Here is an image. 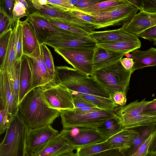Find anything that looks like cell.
<instances>
[{
	"label": "cell",
	"instance_id": "6da1fadb",
	"mask_svg": "<svg viewBox=\"0 0 156 156\" xmlns=\"http://www.w3.org/2000/svg\"><path fill=\"white\" fill-rule=\"evenodd\" d=\"M38 87L32 90L18 105V114L28 130L38 128L53 123L59 115V111L52 108Z\"/></svg>",
	"mask_w": 156,
	"mask_h": 156
},
{
	"label": "cell",
	"instance_id": "7a4b0ae2",
	"mask_svg": "<svg viewBox=\"0 0 156 156\" xmlns=\"http://www.w3.org/2000/svg\"><path fill=\"white\" fill-rule=\"evenodd\" d=\"M56 80L69 91L112 99L93 77L66 66L55 67Z\"/></svg>",
	"mask_w": 156,
	"mask_h": 156
},
{
	"label": "cell",
	"instance_id": "3957f363",
	"mask_svg": "<svg viewBox=\"0 0 156 156\" xmlns=\"http://www.w3.org/2000/svg\"><path fill=\"white\" fill-rule=\"evenodd\" d=\"M121 60L95 70L91 76L109 94L112 99L113 95L117 92H122L126 95L133 73L132 70H127L123 67Z\"/></svg>",
	"mask_w": 156,
	"mask_h": 156
},
{
	"label": "cell",
	"instance_id": "277c9868",
	"mask_svg": "<svg viewBox=\"0 0 156 156\" xmlns=\"http://www.w3.org/2000/svg\"><path fill=\"white\" fill-rule=\"evenodd\" d=\"M28 130L18 113L11 117L0 144V156H25Z\"/></svg>",
	"mask_w": 156,
	"mask_h": 156
},
{
	"label": "cell",
	"instance_id": "5b68a950",
	"mask_svg": "<svg viewBox=\"0 0 156 156\" xmlns=\"http://www.w3.org/2000/svg\"><path fill=\"white\" fill-rule=\"evenodd\" d=\"M63 128L82 127L97 129L115 114L113 111L100 110L84 112L73 110L59 111Z\"/></svg>",
	"mask_w": 156,
	"mask_h": 156
},
{
	"label": "cell",
	"instance_id": "8992f818",
	"mask_svg": "<svg viewBox=\"0 0 156 156\" xmlns=\"http://www.w3.org/2000/svg\"><path fill=\"white\" fill-rule=\"evenodd\" d=\"M148 101L145 99L137 100L121 106L115 113L119 117L124 129H133L156 123V115H149L142 113L143 108Z\"/></svg>",
	"mask_w": 156,
	"mask_h": 156
},
{
	"label": "cell",
	"instance_id": "52a82bcc",
	"mask_svg": "<svg viewBox=\"0 0 156 156\" xmlns=\"http://www.w3.org/2000/svg\"><path fill=\"white\" fill-rule=\"evenodd\" d=\"M95 49L85 48L54 49L74 68L91 76L94 71L93 59Z\"/></svg>",
	"mask_w": 156,
	"mask_h": 156
},
{
	"label": "cell",
	"instance_id": "ba28073f",
	"mask_svg": "<svg viewBox=\"0 0 156 156\" xmlns=\"http://www.w3.org/2000/svg\"><path fill=\"white\" fill-rule=\"evenodd\" d=\"M59 135L76 150L81 147L107 140L96 129L91 128H63Z\"/></svg>",
	"mask_w": 156,
	"mask_h": 156
},
{
	"label": "cell",
	"instance_id": "9c48e42d",
	"mask_svg": "<svg viewBox=\"0 0 156 156\" xmlns=\"http://www.w3.org/2000/svg\"><path fill=\"white\" fill-rule=\"evenodd\" d=\"M54 49L85 48L95 49L96 41L90 36L83 37L63 30L48 37L43 43Z\"/></svg>",
	"mask_w": 156,
	"mask_h": 156
},
{
	"label": "cell",
	"instance_id": "30bf717a",
	"mask_svg": "<svg viewBox=\"0 0 156 156\" xmlns=\"http://www.w3.org/2000/svg\"><path fill=\"white\" fill-rule=\"evenodd\" d=\"M138 10L129 4L105 12L84 13L94 17L97 23V29L120 25L130 20Z\"/></svg>",
	"mask_w": 156,
	"mask_h": 156
},
{
	"label": "cell",
	"instance_id": "8fae6325",
	"mask_svg": "<svg viewBox=\"0 0 156 156\" xmlns=\"http://www.w3.org/2000/svg\"><path fill=\"white\" fill-rule=\"evenodd\" d=\"M27 55L30 58L32 63L31 90L38 87L44 89L52 85L58 83L54 80L50 75L43 58L41 44L38 42L34 51Z\"/></svg>",
	"mask_w": 156,
	"mask_h": 156
},
{
	"label": "cell",
	"instance_id": "7c38bea8",
	"mask_svg": "<svg viewBox=\"0 0 156 156\" xmlns=\"http://www.w3.org/2000/svg\"><path fill=\"white\" fill-rule=\"evenodd\" d=\"M43 94L52 108L59 111L75 108L72 93L59 83L53 84L43 89Z\"/></svg>",
	"mask_w": 156,
	"mask_h": 156
},
{
	"label": "cell",
	"instance_id": "4fadbf2b",
	"mask_svg": "<svg viewBox=\"0 0 156 156\" xmlns=\"http://www.w3.org/2000/svg\"><path fill=\"white\" fill-rule=\"evenodd\" d=\"M59 134L51 125L28 130L26 138V152L30 155L37 151Z\"/></svg>",
	"mask_w": 156,
	"mask_h": 156
},
{
	"label": "cell",
	"instance_id": "5bb4252c",
	"mask_svg": "<svg viewBox=\"0 0 156 156\" xmlns=\"http://www.w3.org/2000/svg\"><path fill=\"white\" fill-rule=\"evenodd\" d=\"M156 25V12L140 11L124 23L121 28L132 34L138 35Z\"/></svg>",
	"mask_w": 156,
	"mask_h": 156
},
{
	"label": "cell",
	"instance_id": "9a60e30c",
	"mask_svg": "<svg viewBox=\"0 0 156 156\" xmlns=\"http://www.w3.org/2000/svg\"><path fill=\"white\" fill-rule=\"evenodd\" d=\"M37 11L42 15L61 20L87 32H89L92 27L91 24L79 18L69 12L63 10L53 5L48 4Z\"/></svg>",
	"mask_w": 156,
	"mask_h": 156
},
{
	"label": "cell",
	"instance_id": "2e32d148",
	"mask_svg": "<svg viewBox=\"0 0 156 156\" xmlns=\"http://www.w3.org/2000/svg\"><path fill=\"white\" fill-rule=\"evenodd\" d=\"M26 19L33 28L40 44H43L48 37L63 30L52 25L37 11L29 16Z\"/></svg>",
	"mask_w": 156,
	"mask_h": 156
},
{
	"label": "cell",
	"instance_id": "e0dca14e",
	"mask_svg": "<svg viewBox=\"0 0 156 156\" xmlns=\"http://www.w3.org/2000/svg\"><path fill=\"white\" fill-rule=\"evenodd\" d=\"M76 149L62 138L59 134L30 156H60ZM30 155V154H29Z\"/></svg>",
	"mask_w": 156,
	"mask_h": 156
},
{
	"label": "cell",
	"instance_id": "ac0fdd59",
	"mask_svg": "<svg viewBox=\"0 0 156 156\" xmlns=\"http://www.w3.org/2000/svg\"><path fill=\"white\" fill-rule=\"evenodd\" d=\"M89 36L97 43L139 41L138 37L126 31L121 27L118 29L101 31H94Z\"/></svg>",
	"mask_w": 156,
	"mask_h": 156
},
{
	"label": "cell",
	"instance_id": "d6986e66",
	"mask_svg": "<svg viewBox=\"0 0 156 156\" xmlns=\"http://www.w3.org/2000/svg\"><path fill=\"white\" fill-rule=\"evenodd\" d=\"M32 85V71L31 60L27 55H23L21 60L20 71L19 103L31 90Z\"/></svg>",
	"mask_w": 156,
	"mask_h": 156
},
{
	"label": "cell",
	"instance_id": "ffe728a7",
	"mask_svg": "<svg viewBox=\"0 0 156 156\" xmlns=\"http://www.w3.org/2000/svg\"><path fill=\"white\" fill-rule=\"evenodd\" d=\"M126 53L116 52L97 47L95 48L93 59L94 70L112 64L122 58Z\"/></svg>",
	"mask_w": 156,
	"mask_h": 156
},
{
	"label": "cell",
	"instance_id": "44dd1931",
	"mask_svg": "<svg viewBox=\"0 0 156 156\" xmlns=\"http://www.w3.org/2000/svg\"><path fill=\"white\" fill-rule=\"evenodd\" d=\"M131 54L134 63L133 73L146 67L156 66V48L151 47L146 51L137 49L131 52Z\"/></svg>",
	"mask_w": 156,
	"mask_h": 156
},
{
	"label": "cell",
	"instance_id": "7402d4cb",
	"mask_svg": "<svg viewBox=\"0 0 156 156\" xmlns=\"http://www.w3.org/2000/svg\"><path fill=\"white\" fill-rule=\"evenodd\" d=\"M139 135L138 131L132 129H123L107 140L114 148L123 151L130 147Z\"/></svg>",
	"mask_w": 156,
	"mask_h": 156
},
{
	"label": "cell",
	"instance_id": "603a6c76",
	"mask_svg": "<svg viewBox=\"0 0 156 156\" xmlns=\"http://www.w3.org/2000/svg\"><path fill=\"white\" fill-rule=\"evenodd\" d=\"M17 61L16 48L15 24L12 31L4 59L2 64L0 65V72H6L8 76H10Z\"/></svg>",
	"mask_w": 156,
	"mask_h": 156
},
{
	"label": "cell",
	"instance_id": "cb8c5ba5",
	"mask_svg": "<svg viewBox=\"0 0 156 156\" xmlns=\"http://www.w3.org/2000/svg\"><path fill=\"white\" fill-rule=\"evenodd\" d=\"M22 27L23 51V55L32 53L36 49L38 43L35 32L26 19L21 21Z\"/></svg>",
	"mask_w": 156,
	"mask_h": 156
},
{
	"label": "cell",
	"instance_id": "d4e9b609",
	"mask_svg": "<svg viewBox=\"0 0 156 156\" xmlns=\"http://www.w3.org/2000/svg\"><path fill=\"white\" fill-rule=\"evenodd\" d=\"M96 46L107 50L126 54L131 52L134 50L140 48L141 47V43L140 40L119 41L97 43Z\"/></svg>",
	"mask_w": 156,
	"mask_h": 156
},
{
	"label": "cell",
	"instance_id": "484cf974",
	"mask_svg": "<svg viewBox=\"0 0 156 156\" xmlns=\"http://www.w3.org/2000/svg\"><path fill=\"white\" fill-rule=\"evenodd\" d=\"M73 95L88 101L98 108L108 111H114L118 105L112 99L107 98L93 95L70 91Z\"/></svg>",
	"mask_w": 156,
	"mask_h": 156
},
{
	"label": "cell",
	"instance_id": "4316f807",
	"mask_svg": "<svg viewBox=\"0 0 156 156\" xmlns=\"http://www.w3.org/2000/svg\"><path fill=\"white\" fill-rule=\"evenodd\" d=\"M126 0H108L102 1L85 8H78L75 10L84 13L105 12L115 9L128 4Z\"/></svg>",
	"mask_w": 156,
	"mask_h": 156
},
{
	"label": "cell",
	"instance_id": "83f0119b",
	"mask_svg": "<svg viewBox=\"0 0 156 156\" xmlns=\"http://www.w3.org/2000/svg\"><path fill=\"white\" fill-rule=\"evenodd\" d=\"M123 129L120 119L115 114L96 129L108 140Z\"/></svg>",
	"mask_w": 156,
	"mask_h": 156
},
{
	"label": "cell",
	"instance_id": "f1b7e54d",
	"mask_svg": "<svg viewBox=\"0 0 156 156\" xmlns=\"http://www.w3.org/2000/svg\"><path fill=\"white\" fill-rule=\"evenodd\" d=\"M156 127V123L148 126L141 127L138 131L139 135L134 140L129 148L121 151L124 156H130L136 150L143 142L154 131Z\"/></svg>",
	"mask_w": 156,
	"mask_h": 156
},
{
	"label": "cell",
	"instance_id": "f546056e",
	"mask_svg": "<svg viewBox=\"0 0 156 156\" xmlns=\"http://www.w3.org/2000/svg\"><path fill=\"white\" fill-rule=\"evenodd\" d=\"M2 72L4 77L5 99L9 115L12 117L17 114L18 104L11 88L8 73L6 72Z\"/></svg>",
	"mask_w": 156,
	"mask_h": 156
},
{
	"label": "cell",
	"instance_id": "4dcf8cb0",
	"mask_svg": "<svg viewBox=\"0 0 156 156\" xmlns=\"http://www.w3.org/2000/svg\"><path fill=\"white\" fill-rule=\"evenodd\" d=\"M37 11L33 5L31 0H15L13 11V18L17 21L24 16L28 17Z\"/></svg>",
	"mask_w": 156,
	"mask_h": 156
},
{
	"label": "cell",
	"instance_id": "1f68e13d",
	"mask_svg": "<svg viewBox=\"0 0 156 156\" xmlns=\"http://www.w3.org/2000/svg\"><path fill=\"white\" fill-rule=\"evenodd\" d=\"M114 148L106 140L91 144L78 148L76 150V156H90Z\"/></svg>",
	"mask_w": 156,
	"mask_h": 156
},
{
	"label": "cell",
	"instance_id": "d6a6232c",
	"mask_svg": "<svg viewBox=\"0 0 156 156\" xmlns=\"http://www.w3.org/2000/svg\"><path fill=\"white\" fill-rule=\"evenodd\" d=\"M42 16L47 18L52 25L58 28L73 33L83 37L89 36L90 34L88 33L69 23L60 20Z\"/></svg>",
	"mask_w": 156,
	"mask_h": 156
},
{
	"label": "cell",
	"instance_id": "836d02e7",
	"mask_svg": "<svg viewBox=\"0 0 156 156\" xmlns=\"http://www.w3.org/2000/svg\"><path fill=\"white\" fill-rule=\"evenodd\" d=\"M20 62L21 60L17 62L10 76H8L11 88L18 105L19 104L20 71Z\"/></svg>",
	"mask_w": 156,
	"mask_h": 156
},
{
	"label": "cell",
	"instance_id": "e575fe53",
	"mask_svg": "<svg viewBox=\"0 0 156 156\" xmlns=\"http://www.w3.org/2000/svg\"><path fill=\"white\" fill-rule=\"evenodd\" d=\"M41 45L43 58L50 75L54 80L58 83L56 78L55 67L51 51L46 44H42Z\"/></svg>",
	"mask_w": 156,
	"mask_h": 156
},
{
	"label": "cell",
	"instance_id": "d590c367",
	"mask_svg": "<svg viewBox=\"0 0 156 156\" xmlns=\"http://www.w3.org/2000/svg\"><path fill=\"white\" fill-rule=\"evenodd\" d=\"M0 134L6 132L9 126L11 117L5 99L0 98Z\"/></svg>",
	"mask_w": 156,
	"mask_h": 156
},
{
	"label": "cell",
	"instance_id": "8d00e7d4",
	"mask_svg": "<svg viewBox=\"0 0 156 156\" xmlns=\"http://www.w3.org/2000/svg\"><path fill=\"white\" fill-rule=\"evenodd\" d=\"M16 48L17 61L20 60L23 55V51L22 27L21 21L18 20L16 24Z\"/></svg>",
	"mask_w": 156,
	"mask_h": 156
},
{
	"label": "cell",
	"instance_id": "74e56055",
	"mask_svg": "<svg viewBox=\"0 0 156 156\" xmlns=\"http://www.w3.org/2000/svg\"><path fill=\"white\" fill-rule=\"evenodd\" d=\"M17 21L11 19L0 7V35L8 30L13 29Z\"/></svg>",
	"mask_w": 156,
	"mask_h": 156
},
{
	"label": "cell",
	"instance_id": "f35d334b",
	"mask_svg": "<svg viewBox=\"0 0 156 156\" xmlns=\"http://www.w3.org/2000/svg\"><path fill=\"white\" fill-rule=\"evenodd\" d=\"M13 29H10L0 35V65L4 59Z\"/></svg>",
	"mask_w": 156,
	"mask_h": 156
},
{
	"label": "cell",
	"instance_id": "ab89813d",
	"mask_svg": "<svg viewBox=\"0 0 156 156\" xmlns=\"http://www.w3.org/2000/svg\"><path fill=\"white\" fill-rule=\"evenodd\" d=\"M154 132L143 142L130 156H146L148 154L149 148L153 137Z\"/></svg>",
	"mask_w": 156,
	"mask_h": 156
},
{
	"label": "cell",
	"instance_id": "60d3db41",
	"mask_svg": "<svg viewBox=\"0 0 156 156\" xmlns=\"http://www.w3.org/2000/svg\"><path fill=\"white\" fill-rule=\"evenodd\" d=\"M47 1L48 5L66 11L76 9V7L70 4L69 0H47Z\"/></svg>",
	"mask_w": 156,
	"mask_h": 156
},
{
	"label": "cell",
	"instance_id": "b9f144b4",
	"mask_svg": "<svg viewBox=\"0 0 156 156\" xmlns=\"http://www.w3.org/2000/svg\"><path fill=\"white\" fill-rule=\"evenodd\" d=\"M15 2V0H0V7L12 19H14L13 16V11Z\"/></svg>",
	"mask_w": 156,
	"mask_h": 156
},
{
	"label": "cell",
	"instance_id": "7bdbcfd3",
	"mask_svg": "<svg viewBox=\"0 0 156 156\" xmlns=\"http://www.w3.org/2000/svg\"><path fill=\"white\" fill-rule=\"evenodd\" d=\"M69 12L79 18L92 24L94 26L95 29H96L97 22L93 16L76 10H73Z\"/></svg>",
	"mask_w": 156,
	"mask_h": 156
},
{
	"label": "cell",
	"instance_id": "ee69618b",
	"mask_svg": "<svg viewBox=\"0 0 156 156\" xmlns=\"http://www.w3.org/2000/svg\"><path fill=\"white\" fill-rule=\"evenodd\" d=\"M142 113L145 115H156V99L148 101L143 108Z\"/></svg>",
	"mask_w": 156,
	"mask_h": 156
},
{
	"label": "cell",
	"instance_id": "f6af8a7d",
	"mask_svg": "<svg viewBox=\"0 0 156 156\" xmlns=\"http://www.w3.org/2000/svg\"><path fill=\"white\" fill-rule=\"evenodd\" d=\"M138 37L154 42L156 40V25L143 31L138 35Z\"/></svg>",
	"mask_w": 156,
	"mask_h": 156
},
{
	"label": "cell",
	"instance_id": "bcb514c9",
	"mask_svg": "<svg viewBox=\"0 0 156 156\" xmlns=\"http://www.w3.org/2000/svg\"><path fill=\"white\" fill-rule=\"evenodd\" d=\"M90 156H124L120 150L113 148L103 151Z\"/></svg>",
	"mask_w": 156,
	"mask_h": 156
},
{
	"label": "cell",
	"instance_id": "7dc6e473",
	"mask_svg": "<svg viewBox=\"0 0 156 156\" xmlns=\"http://www.w3.org/2000/svg\"><path fill=\"white\" fill-rule=\"evenodd\" d=\"M73 96L75 108L85 107H97L86 100L73 95Z\"/></svg>",
	"mask_w": 156,
	"mask_h": 156
},
{
	"label": "cell",
	"instance_id": "c3c4849f",
	"mask_svg": "<svg viewBox=\"0 0 156 156\" xmlns=\"http://www.w3.org/2000/svg\"><path fill=\"white\" fill-rule=\"evenodd\" d=\"M102 0H79L74 5L76 9L85 8L98 3L100 2Z\"/></svg>",
	"mask_w": 156,
	"mask_h": 156
},
{
	"label": "cell",
	"instance_id": "681fc988",
	"mask_svg": "<svg viewBox=\"0 0 156 156\" xmlns=\"http://www.w3.org/2000/svg\"><path fill=\"white\" fill-rule=\"evenodd\" d=\"M112 99L114 103L121 106L125 105L126 102V95L121 92H117L113 95Z\"/></svg>",
	"mask_w": 156,
	"mask_h": 156
},
{
	"label": "cell",
	"instance_id": "f907efd6",
	"mask_svg": "<svg viewBox=\"0 0 156 156\" xmlns=\"http://www.w3.org/2000/svg\"><path fill=\"white\" fill-rule=\"evenodd\" d=\"M144 11L151 13L156 12V0H143Z\"/></svg>",
	"mask_w": 156,
	"mask_h": 156
},
{
	"label": "cell",
	"instance_id": "816d5d0a",
	"mask_svg": "<svg viewBox=\"0 0 156 156\" xmlns=\"http://www.w3.org/2000/svg\"><path fill=\"white\" fill-rule=\"evenodd\" d=\"M121 63L123 67L127 70H132L134 65V61L132 58H125L121 60Z\"/></svg>",
	"mask_w": 156,
	"mask_h": 156
},
{
	"label": "cell",
	"instance_id": "f5cc1de1",
	"mask_svg": "<svg viewBox=\"0 0 156 156\" xmlns=\"http://www.w3.org/2000/svg\"><path fill=\"white\" fill-rule=\"evenodd\" d=\"M148 153L151 154H156V127L154 131L153 137L149 148Z\"/></svg>",
	"mask_w": 156,
	"mask_h": 156
},
{
	"label": "cell",
	"instance_id": "db71d44e",
	"mask_svg": "<svg viewBox=\"0 0 156 156\" xmlns=\"http://www.w3.org/2000/svg\"><path fill=\"white\" fill-rule=\"evenodd\" d=\"M130 4L134 6L140 11H144V4L143 0H126Z\"/></svg>",
	"mask_w": 156,
	"mask_h": 156
},
{
	"label": "cell",
	"instance_id": "11a10c76",
	"mask_svg": "<svg viewBox=\"0 0 156 156\" xmlns=\"http://www.w3.org/2000/svg\"><path fill=\"white\" fill-rule=\"evenodd\" d=\"M31 2L37 11L40 10L43 6L48 4L47 0H31Z\"/></svg>",
	"mask_w": 156,
	"mask_h": 156
},
{
	"label": "cell",
	"instance_id": "9f6ffc18",
	"mask_svg": "<svg viewBox=\"0 0 156 156\" xmlns=\"http://www.w3.org/2000/svg\"><path fill=\"white\" fill-rule=\"evenodd\" d=\"M60 156H76V153L73 152V151H71L62 155Z\"/></svg>",
	"mask_w": 156,
	"mask_h": 156
},
{
	"label": "cell",
	"instance_id": "6f0895ef",
	"mask_svg": "<svg viewBox=\"0 0 156 156\" xmlns=\"http://www.w3.org/2000/svg\"><path fill=\"white\" fill-rule=\"evenodd\" d=\"M78 0H69L70 4L73 5H74L76 3Z\"/></svg>",
	"mask_w": 156,
	"mask_h": 156
},
{
	"label": "cell",
	"instance_id": "680465c9",
	"mask_svg": "<svg viewBox=\"0 0 156 156\" xmlns=\"http://www.w3.org/2000/svg\"><path fill=\"white\" fill-rule=\"evenodd\" d=\"M125 56L126 58H132V56L131 54H130V53H127L125 54Z\"/></svg>",
	"mask_w": 156,
	"mask_h": 156
},
{
	"label": "cell",
	"instance_id": "91938a15",
	"mask_svg": "<svg viewBox=\"0 0 156 156\" xmlns=\"http://www.w3.org/2000/svg\"><path fill=\"white\" fill-rule=\"evenodd\" d=\"M146 156H156V155H153V154H150L148 153V154Z\"/></svg>",
	"mask_w": 156,
	"mask_h": 156
},
{
	"label": "cell",
	"instance_id": "94428289",
	"mask_svg": "<svg viewBox=\"0 0 156 156\" xmlns=\"http://www.w3.org/2000/svg\"><path fill=\"white\" fill-rule=\"evenodd\" d=\"M25 156H30V155L28 154L27 152H26Z\"/></svg>",
	"mask_w": 156,
	"mask_h": 156
},
{
	"label": "cell",
	"instance_id": "6125c7cd",
	"mask_svg": "<svg viewBox=\"0 0 156 156\" xmlns=\"http://www.w3.org/2000/svg\"><path fill=\"white\" fill-rule=\"evenodd\" d=\"M154 44L155 45H156V40H155L154 41Z\"/></svg>",
	"mask_w": 156,
	"mask_h": 156
}]
</instances>
